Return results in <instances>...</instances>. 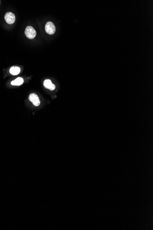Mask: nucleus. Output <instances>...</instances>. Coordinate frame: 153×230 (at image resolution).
Masks as SVG:
<instances>
[{"mask_svg": "<svg viewBox=\"0 0 153 230\" xmlns=\"http://www.w3.org/2000/svg\"><path fill=\"white\" fill-rule=\"evenodd\" d=\"M20 72V68L16 66H13L10 69V73L14 75H18Z\"/></svg>", "mask_w": 153, "mask_h": 230, "instance_id": "423d86ee", "label": "nucleus"}, {"mask_svg": "<svg viewBox=\"0 0 153 230\" xmlns=\"http://www.w3.org/2000/svg\"><path fill=\"white\" fill-rule=\"evenodd\" d=\"M25 34L28 38L33 39L36 36V32L33 27L29 26L25 29Z\"/></svg>", "mask_w": 153, "mask_h": 230, "instance_id": "f257e3e1", "label": "nucleus"}, {"mask_svg": "<svg viewBox=\"0 0 153 230\" xmlns=\"http://www.w3.org/2000/svg\"><path fill=\"white\" fill-rule=\"evenodd\" d=\"M29 98L31 102H32L34 105L35 106H38L40 104V102L39 97L37 94L35 93H31L29 97Z\"/></svg>", "mask_w": 153, "mask_h": 230, "instance_id": "7ed1b4c3", "label": "nucleus"}, {"mask_svg": "<svg viewBox=\"0 0 153 230\" xmlns=\"http://www.w3.org/2000/svg\"><path fill=\"white\" fill-rule=\"evenodd\" d=\"M44 85L47 89H48L51 91H53L55 89V86L52 84L51 81L50 80L46 79L44 82Z\"/></svg>", "mask_w": 153, "mask_h": 230, "instance_id": "39448f33", "label": "nucleus"}, {"mask_svg": "<svg viewBox=\"0 0 153 230\" xmlns=\"http://www.w3.org/2000/svg\"><path fill=\"white\" fill-rule=\"evenodd\" d=\"M15 16L11 12L7 13L5 15V19L8 24L14 23L15 21Z\"/></svg>", "mask_w": 153, "mask_h": 230, "instance_id": "20e7f679", "label": "nucleus"}, {"mask_svg": "<svg viewBox=\"0 0 153 230\" xmlns=\"http://www.w3.org/2000/svg\"><path fill=\"white\" fill-rule=\"evenodd\" d=\"M23 80L22 78L18 77L14 80L11 82V84L13 85H20L23 83Z\"/></svg>", "mask_w": 153, "mask_h": 230, "instance_id": "0eeeda50", "label": "nucleus"}, {"mask_svg": "<svg viewBox=\"0 0 153 230\" xmlns=\"http://www.w3.org/2000/svg\"><path fill=\"white\" fill-rule=\"evenodd\" d=\"M45 30L46 33L49 35H53L55 32V27L52 22H48L45 26Z\"/></svg>", "mask_w": 153, "mask_h": 230, "instance_id": "f03ea898", "label": "nucleus"}]
</instances>
